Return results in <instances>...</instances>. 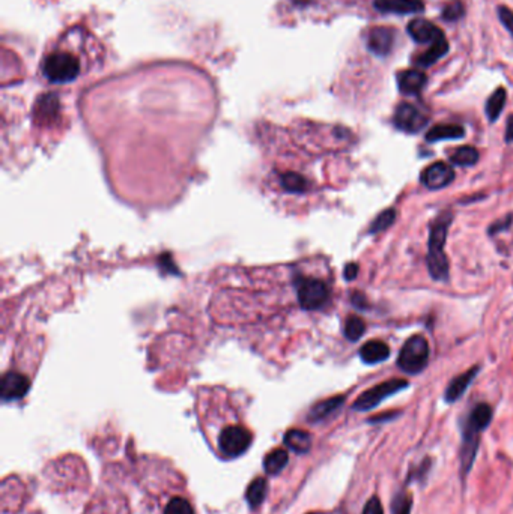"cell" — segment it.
<instances>
[{"label":"cell","instance_id":"6da1fadb","mask_svg":"<svg viewBox=\"0 0 513 514\" xmlns=\"http://www.w3.org/2000/svg\"><path fill=\"white\" fill-rule=\"evenodd\" d=\"M97 47L98 42L86 30L74 28L47 48L41 71L50 83H71L90 68V65H97Z\"/></svg>","mask_w":513,"mask_h":514},{"label":"cell","instance_id":"7a4b0ae2","mask_svg":"<svg viewBox=\"0 0 513 514\" xmlns=\"http://www.w3.org/2000/svg\"><path fill=\"white\" fill-rule=\"evenodd\" d=\"M494 418V409L487 403H477L468 412V415L462 421L461 428V450H459V475L462 482H465L481 446L482 435Z\"/></svg>","mask_w":513,"mask_h":514},{"label":"cell","instance_id":"3957f363","mask_svg":"<svg viewBox=\"0 0 513 514\" xmlns=\"http://www.w3.org/2000/svg\"><path fill=\"white\" fill-rule=\"evenodd\" d=\"M453 220L450 210L436 215L429 224V242H427V257L426 264L429 274L435 281H449V260L445 255V241L447 232Z\"/></svg>","mask_w":513,"mask_h":514},{"label":"cell","instance_id":"277c9868","mask_svg":"<svg viewBox=\"0 0 513 514\" xmlns=\"http://www.w3.org/2000/svg\"><path fill=\"white\" fill-rule=\"evenodd\" d=\"M429 362V343L423 335H413L403 344L399 357L398 366L403 373L418 375L426 368Z\"/></svg>","mask_w":513,"mask_h":514},{"label":"cell","instance_id":"5b68a950","mask_svg":"<svg viewBox=\"0 0 513 514\" xmlns=\"http://www.w3.org/2000/svg\"><path fill=\"white\" fill-rule=\"evenodd\" d=\"M409 382L405 381V379H390V381L378 384L372 386V388L366 390L365 393H361L354 402V404H352V409L357 412L372 411L380 406L384 400L393 397V395L399 394L403 390H407Z\"/></svg>","mask_w":513,"mask_h":514},{"label":"cell","instance_id":"8992f818","mask_svg":"<svg viewBox=\"0 0 513 514\" xmlns=\"http://www.w3.org/2000/svg\"><path fill=\"white\" fill-rule=\"evenodd\" d=\"M297 299L304 310L322 308L330 299V289L328 286L316 278L301 277L296 283Z\"/></svg>","mask_w":513,"mask_h":514},{"label":"cell","instance_id":"52a82bcc","mask_svg":"<svg viewBox=\"0 0 513 514\" xmlns=\"http://www.w3.org/2000/svg\"><path fill=\"white\" fill-rule=\"evenodd\" d=\"M251 444V435L241 426H229L223 428L218 436V448L228 457H237L249 450Z\"/></svg>","mask_w":513,"mask_h":514},{"label":"cell","instance_id":"ba28073f","mask_svg":"<svg viewBox=\"0 0 513 514\" xmlns=\"http://www.w3.org/2000/svg\"><path fill=\"white\" fill-rule=\"evenodd\" d=\"M429 122V117L425 112L420 110L418 107L402 103L396 107L393 115V123L399 131L407 134H417L422 131Z\"/></svg>","mask_w":513,"mask_h":514},{"label":"cell","instance_id":"9c48e42d","mask_svg":"<svg viewBox=\"0 0 513 514\" xmlns=\"http://www.w3.org/2000/svg\"><path fill=\"white\" fill-rule=\"evenodd\" d=\"M453 179H455V172H453L452 166L444 161H436L427 166L420 175V182L429 190L445 188L453 182Z\"/></svg>","mask_w":513,"mask_h":514},{"label":"cell","instance_id":"30bf717a","mask_svg":"<svg viewBox=\"0 0 513 514\" xmlns=\"http://www.w3.org/2000/svg\"><path fill=\"white\" fill-rule=\"evenodd\" d=\"M396 39V30L391 28L376 26L367 32L366 46L367 50L375 56L385 57L389 56Z\"/></svg>","mask_w":513,"mask_h":514},{"label":"cell","instance_id":"8fae6325","mask_svg":"<svg viewBox=\"0 0 513 514\" xmlns=\"http://www.w3.org/2000/svg\"><path fill=\"white\" fill-rule=\"evenodd\" d=\"M30 388V381L28 376L17 372H8L2 377L0 385V395L5 402H15L23 399Z\"/></svg>","mask_w":513,"mask_h":514},{"label":"cell","instance_id":"7c38bea8","mask_svg":"<svg viewBox=\"0 0 513 514\" xmlns=\"http://www.w3.org/2000/svg\"><path fill=\"white\" fill-rule=\"evenodd\" d=\"M375 10L381 14H420L425 11L423 0H375Z\"/></svg>","mask_w":513,"mask_h":514},{"label":"cell","instance_id":"4fadbf2b","mask_svg":"<svg viewBox=\"0 0 513 514\" xmlns=\"http://www.w3.org/2000/svg\"><path fill=\"white\" fill-rule=\"evenodd\" d=\"M408 35L413 38L417 44H434L435 41L444 37L443 30L435 26L432 21H427L423 19H416L408 24Z\"/></svg>","mask_w":513,"mask_h":514},{"label":"cell","instance_id":"5bb4252c","mask_svg":"<svg viewBox=\"0 0 513 514\" xmlns=\"http://www.w3.org/2000/svg\"><path fill=\"white\" fill-rule=\"evenodd\" d=\"M478 370H481V367H478V366L471 367L470 370H467V372L461 373L455 379H452V381L447 385V388H445V391H444L445 403H449V404L456 403L462 397V395L467 393V390L470 388V385L473 384V381L478 373Z\"/></svg>","mask_w":513,"mask_h":514},{"label":"cell","instance_id":"9a60e30c","mask_svg":"<svg viewBox=\"0 0 513 514\" xmlns=\"http://www.w3.org/2000/svg\"><path fill=\"white\" fill-rule=\"evenodd\" d=\"M427 77L423 71L405 70L398 74V88L402 95L413 97L418 95L426 86Z\"/></svg>","mask_w":513,"mask_h":514},{"label":"cell","instance_id":"2e32d148","mask_svg":"<svg viewBox=\"0 0 513 514\" xmlns=\"http://www.w3.org/2000/svg\"><path fill=\"white\" fill-rule=\"evenodd\" d=\"M390 357V348L387 346L384 342L380 340H371L363 348L360 349V358L365 362L366 366H375L389 359Z\"/></svg>","mask_w":513,"mask_h":514},{"label":"cell","instance_id":"e0dca14e","mask_svg":"<svg viewBox=\"0 0 513 514\" xmlns=\"http://www.w3.org/2000/svg\"><path fill=\"white\" fill-rule=\"evenodd\" d=\"M465 136V128L456 123L435 125L426 132V141L435 143L443 140H458Z\"/></svg>","mask_w":513,"mask_h":514},{"label":"cell","instance_id":"ac0fdd59","mask_svg":"<svg viewBox=\"0 0 513 514\" xmlns=\"http://www.w3.org/2000/svg\"><path fill=\"white\" fill-rule=\"evenodd\" d=\"M449 42L445 39V37L440 38L438 41H435L434 44H431L425 53L418 55L414 59V63L417 66H423V68H427V66L434 65L435 62H438L443 56L449 53Z\"/></svg>","mask_w":513,"mask_h":514},{"label":"cell","instance_id":"d6986e66","mask_svg":"<svg viewBox=\"0 0 513 514\" xmlns=\"http://www.w3.org/2000/svg\"><path fill=\"white\" fill-rule=\"evenodd\" d=\"M343 403H345L343 395H336V397L319 402L312 409H310L309 419L315 421V423H318V421H324L328 417L336 414V412L343 406Z\"/></svg>","mask_w":513,"mask_h":514},{"label":"cell","instance_id":"ffe728a7","mask_svg":"<svg viewBox=\"0 0 513 514\" xmlns=\"http://www.w3.org/2000/svg\"><path fill=\"white\" fill-rule=\"evenodd\" d=\"M283 442L289 450L296 451L298 454H304L310 450V446H312V436L304 431L292 428V431H289L284 435Z\"/></svg>","mask_w":513,"mask_h":514},{"label":"cell","instance_id":"44dd1931","mask_svg":"<svg viewBox=\"0 0 513 514\" xmlns=\"http://www.w3.org/2000/svg\"><path fill=\"white\" fill-rule=\"evenodd\" d=\"M506 99H507L506 89L499 88L490 97V99L486 101L485 110H486V116H487V119H490V122H495L499 119L500 115L503 113L504 106H506Z\"/></svg>","mask_w":513,"mask_h":514},{"label":"cell","instance_id":"7402d4cb","mask_svg":"<svg viewBox=\"0 0 513 514\" xmlns=\"http://www.w3.org/2000/svg\"><path fill=\"white\" fill-rule=\"evenodd\" d=\"M267 480L265 478H256L251 482L246 491V500L251 508H258L260 504L264 502L267 496Z\"/></svg>","mask_w":513,"mask_h":514},{"label":"cell","instance_id":"603a6c76","mask_svg":"<svg viewBox=\"0 0 513 514\" xmlns=\"http://www.w3.org/2000/svg\"><path fill=\"white\" fill-rule=\"evenodd\" d=\"M413 495L407 488H400L393 495L390 501L391 514H411L413 511Z\"/></svg>","mask_w":513,"mask_h":514},{"label":"cell","instance_id":"cb8c5ba5","mask_svg":"<svg viewBox=\"0 0 513 514\" xmlns=\"http://www.w3.org/2000/svg\"><path fill=\"white\" fill-rule=\"evenodd\" d=\"M288 460H289V456L284 450L279 448V450L271 451L264 460L265 473L270 474V475H275V474L282 473L283 468L286 466V463H288Z\"/></svg>","mask_w":513,"mask_h":514},{"label":"cell","instance_id":"d4e9b609","mask_svg":"<svg viewBox=\"0 0 513 514\" xmlns=\"http://www.w3.org/2000/svg\"><path fill=\"white\" fill-rule=\"evenodd\" d=\"M450 161L456 166H474L478 161V150L473 146H461L450 154Z\"/></svg>","mask_w":513,"mask_h":514},{"label":"cell","instance_id":"484cf974","mask_svg":"<svg viewBox=\"0 0 513 514\" xmlns=\"http://www.w3.org/2000/svg\"><path fill=\"white\" fill-rule=\"evenodd\" d=\"M396 215H398L396 209L387 208L385 210H383L380 215L375 217V220L372 221L371 227H369V233L376 235V233H381V232L387 230L390 226H393L394 221H396Z\"/></svg>","mask_w":513,"mask_h":514},{"label":"cell","instance_id":"4316f807","mask_svg":"<svg viewBox=\"0 0 513 514\" xmlns=\"http://www.w3.org/2000/svg\"><path fill=\"white\" fill-rule=\"evenodd\" d=\"M343 333H345V337H347L349 342L360 340L366 333L365 320L357 317V316H349L347 319V322H345Z\"/></svg>","mask_w":513,"mask_h":514},{"label":"cell","instance_id":"83f0119b","mask_svg":"<svg viewBox=\"0 0 513 514\" xmlns=\"http://www.w3.org/2000/svg\"><path fill=\"white\" fill-rule=\"evenodd\" d=\"M434 465V460L431 457H425L422 462L417 463L414 468L409 469L408 477H407V483H425L426 478L431 473Z\"/></svg>","mask_w":513,"mask_h":514},{"label":"cell","instance_id":"f1b7e54d","mask_svg":"<svg viewBox=\"0 0 513 514\" xmlns=\"http://www.w3.org/2000/svg\"><path fill=\"white\" fill-rule=\"evenodd\" d=\"M283 188L288 190L289 192H302L307 190V181L302 178L301 175L297 173H286L282 176L280 179Z\"/></svg>","mask_w":513,"mask_h":514},{"label":"cell","instance_id":"f546056e","mask_svg":"<svg viewBox=\"0 0 513 514\" xmlns=\"http://www.w3.org/2000/svg\"><path fill=\"white\" fill-rule=\"evenodd\" d=\"M164 514H195V511H193V507L187 500L176 496L166 505Z\"/></svg>","mask_w":513,"mask_h":514},{"label":"cell","instance_id":"4dcf8cb0","mask_svg":"<svg viewBox=\"0 0 513 514\" xmlns=\"http://www.w3.org/2000/svg\"><path fill=\"white\" fill-rule=\"evenodd\" d=\"M462 15H464V6L458 0L444 6L443 10V20L445 21H458L462 19Z\"/></svg>","mask_w":513,"mask_h":514},{"label":"cell","instance_id":"1f68e13d","mask_svg":"<svg viewBox=\"0 0 513 514\" xmlns=\"http://www.w3.org/2000/svg\"><path fill=\"white\" fill-rule=\"evenodd\" d=\"M497 15L503 26L506 28V30L513 37V11L509 10L507 6H499Z\"/></svg>","mask_w":513,"mask_h":514},{"label":"cell","instance_id":"d6a6232c","mask_svg":"<svg viewBox=\"0 0 513 514\" xmlns=\"http://www.w3.org/2000/svg\"><path fill=\"white\" fill-rule=\"evenodd\" d=\"M361 514H384L381 500L378 498V496H372V498H369L366 505H365L363 511H361Z\"/></svg>","mask_w":513,"mask_h":514},{"label":"cell","instance_id":"836d02e7","mask_svg":"<svg viewBox=\"0 0 513 514\" xmlns=\"http://www.w3.org/2000/svg\"><path fill=\"white\" fill-rule=\"evenodd\" d=\"M351 302L354 304V307L357 308H361V310H366L369 307V302H367V298L365 297L363 293L360 292H356L354 295L351 297Z\"/></svg>","mask_w":513,"mask_h":514},{"label":"cell","instance_id":"e575fe53","mask_svg":"<svg viewBox=\"0 0 513 514\" xmlns=\"http://www.w3.org/2000/svg\"><path fill=\"white\" fill-rule=\"evenodd\" d=\"M400 415V412H385L384 415H376L374 418L369 419V423L371 424H380V423H385V421H391L393 418H396Z\"/></svg>","mask_w":513,"mask_h":514},{"label":"cell","instance_id":"d590c367","mask_svg":"<svg viewBox=\"0 0 513 514\" xmlns=\"http://www.w3.org/2000/svg\"><path fill=\"white\" fill-rule=\"evenodd\" d=\"M358 275V265L357 264H348L343 269V277L345 280H354V278Z\"/></svg>","mask_w":513,"mask_h":514},{"label":"cell","instance_id":"8d00e7d4","mask_svg":"<svg viewBox=\"0 0 513 514\" xmlns=\"http://www.w3.org/2000/svg\"><path fill=\"white\" fill-rule=\"evenodd\" d=\"M504 139H506V143H512L513 141V115L507 119V123H506V136H504Z\"/></svg>","mask_w":513,"mask_h":514},{"label":"cell","instance_id":"74e56055","mask_svg":"<svg viewBox=\"0 0 513 514\" xmlns=\"http://www.w3.org/2000/svg\"><path fill=\"white\" fill-rule=\"evenodd\" d=\"M310 514H316V513H310Z\"/></svg>","mask_w":513,"mask_h":514}]
</instances>
